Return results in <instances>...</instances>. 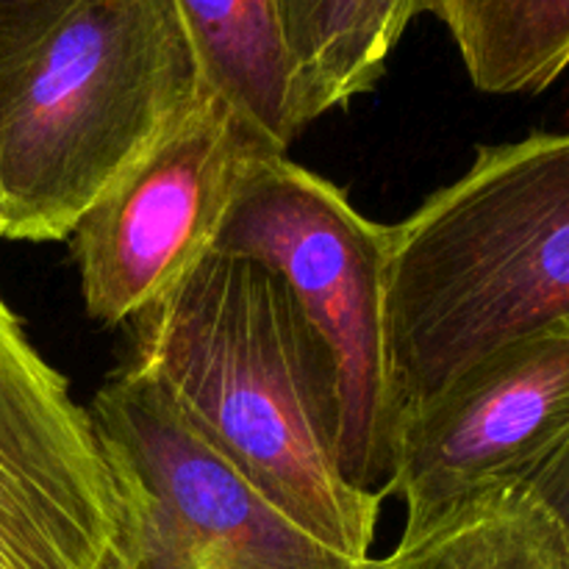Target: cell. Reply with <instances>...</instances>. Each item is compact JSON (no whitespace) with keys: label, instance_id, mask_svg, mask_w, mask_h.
<instances>
[{"label":"cell","instance_id":"1","mask_svg":"<svg viewBox=\"0 0 569 569\" xmlns=\"http://www.w3.org/2000/svg\"><path fill=\"white\" fill-rule=\"evenodd\" d=\"M122 328V365L256 492L339 553L370 559L383 500L339 467L333 367L270 267L206 250Z\"/></svg>","mask_w":569,"mask_h":569},{"label":"cell","instance_id":"2","mask_svg":"<svg viewBox=\"0 0 569 569\" xmlns=\"http://www.w3.org/2000/svg\"><path fill=\"white\" fill-rule=\"evenodd\" d=\"M569 320V131L478 148L389 226L387 331L403 417L503 345Z\"/></svg>","mask_w":569,"mask_h":569},{"label":"cell","instance_id":"3","mask_svg":"<svg viewBox=\"0 0 569 569\" xmlns=\"http://www.w3.org/2000/svg\"><path fill=\"white\" fill-rule=\"evenodd\" d=\"M203 89L172 0H78L0 44V239H70Z\"/></svg>","mask_w":569,"mask_h":569},{"label":"cell","instance_id":"4","mask_svg":"<svg viewBox=\"0 0 569 569\" xmlns=\"http://www.w3.org/2000/svg\"><path fill=\"white\" fill-rule=\"evenodd\" d=\"M211 248L270 267L337 378L339 467L359 492L392 495L403 403L387 331L389 226L287 153L244 170Z\"/></svg>","mask_w":569,"mask_h":569},{"label":"cell","instance_id":"5","mask_svg":"<svg viewBox=\"0 0 569 569\" xmlns=\"http://www.w3.org/2000/svg\"><path fill=\"white\" fill-rule=\"evenodd\" d=\"M89 415L126 503L100 569H383L320 542L256 492L133 367L106 378Z\"/></svg>","mask_w":569,"mask_h":569},{"label":"cell","instance_id":"6","mask_svg":"<svg viewBox=\"0 0 569 569\" xmlns=\"http://www.w3.org/2000/svg\"><path fill=\"white\" fill-rule=\"evenodd\" d=\"M281 153L209 89L78 220L70 253L83 309L122 328L206 250L250 161Z\"/></svg>","mask_w":569,"mask_h":569},{"label":"cell","instance_id":"7","mask_svg":"<svg viewBox=\"0 0 569 569\" xmlns=\"http://www.w3.org/2000/svg\"><path fill=\"white\" fill-rule=\"evenodd\" d=\"M569 433V320L503 345L403 417L400 542L461 506L520 489Z\"/></svg>","mask_w":569,"mask_h":569},{"label":"cell","instance_id":"8","mask_svg":"<svg viewBox=\"0 0 569 569\" xmlns=\"http://www.w3.org/2000/svg\"><path fill=\"white\" fill-rule=\"evenodd\" d=\"M122 517L92 415L0 298V569H100Z\"/></svg>","mask_w":569,"mask_h":569},{"label":"cell","instance_id":"9","mask_svg":"<svg viewBox=\"0 0 569 569\" xmlns=\"http://www.w3.org/2000/svg\"><path fill=\"white\" fill-rule=\"evenodd\" d=\"M200 81L287 153L306 128L276 0H172Z\"/></svg>","mask_w":569,"mask_h":569},{"label":"cell","instance_id":"10","mask_svg":"<svg viewBox=\"0 0 569 569\" xmlns=\"http://www.w3.org/2000/svg\"><path fill=\"white\" fill-rule=\"evenodd\" d=\"M306 126L372 92L420 0H276Z\"/></svg>","mask_w":569,"mask_h":569},{"label":"cell","instance_id":"11","mask_svg":"<svg viewBox=\"0 0 569 569\" xmlns=\"http://www.w3.org/2000/svg\"><path fill=\"white\" fill-rule=\"evenodd\" d=\"M448 28L472 87L545 92L569 67V0H420Z\"/></svg>","mask_w":569,"mask_h":569},{"label":"cell","instance_id":"12","mask_svg":"<svg viewBox=\"0 0 569 569\" xmlns=\"http://www.w3.org/2000/svg\"><path fill=\"white\" fill-rule=\"evenodd\" d=\"M381 561L383 569H565L553 522L522 487L461 506Z\"/></svg>","mask_w":569,"mask_h":569},{"label":"cell","instance_id":"13","mask_svg":"<svg viewBox=\"0 0 569 569\" xmlns=\"http://www.w3.org/2000/svg\"><path fill=\"white\" fill-rule=\"evenodd\" d=\"M522 489L537 500L539 509L553 522L556 533H559L561 559H565V569H569V433L533 470Z\"/></svg>","mask_w":569,"mask_h":569},{"label":"cell","instance_id":"14","mask_svg":"<svg viewBox=\"0 0 569 569\" xmlns=\"http://www.w3.org/2000/svg\"><path fill=\"white\" fill-rule=\"evenodd\" d=\"M78 0H0V44L70 11Z\"/></svg>","mask_w":569,"mask_h":569}]
</instances>
